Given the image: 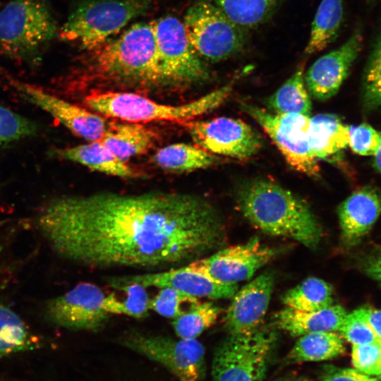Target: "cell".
I'll list each match as a JSON object with an SVG mask.
<instances>
[{
  "mask_svg": "<svg viewBox=\"0 0 381 381\" xmlns=\"http://www.w3.org/2000/svg\"><path fill=\"white\" fill-rule=\"evenodd\" d=\"M37 226L59 256L95 270L181 267L217 246L224 234L209 200L168 191L56 197L40 210Z\"/></svg>",
  "mask_w": 381,
  "mask_h": 381,
  "instance_id": "1",
  "label": "cell"
},
{
  "mask_svg": "<svg viewBox=\"0 0 381 381\" xmlns=\"http://www.w3.org/2000/svg\"><path fill=\"white\" fill-rule=\"evenodd\" d=\"M80 71L90 81L117 87L162 85L152 22L133 24L119 36L85 51Z\"/></svg>",
  "mask_w": 381,
  "mask_h": 381,
  "instance_id": "2",
  "label": "cell"
},
{
  "mask_svg": "<svg viewBox=\"0 0 381 381\" xmlns=\"http://www.w3.org/2000/svg\"><path fill=\"white\" fill-rule=\"evenodd\" d=\"M236 198L244 217L261 231L308 247L320 241L322 230L308 205L274 181H245L238 187Z\"/></svg>",
  "mask_w": 381,
  "mask_h": 381,
  "instance_id": "3",
  "label": "cell"
},
{
  "mask_svg": "<svg viewBox=\"0 0 381 381\" xmlns=\"http://www.w3.org/2000/svg\"><path fill=\"white\" fill-rule=\"evenodd\" d=\"M238 78L239 74L226 85L181 104H166L137 93L115 91L93 92L83 102L90 110L107 118L133 123L173 121L181 124L221 105Z\"/></svg>",
  "mask_w": 381,
  "mask_h": 381,
  "instance_id": "4",
  "label": "cell"
},
{
  "mask_svg": "<svg viewBox=\"0 0 381 381\" xmlns=\"http://www.w3.org/2000/svg\"><path fill=\"white\" fill-rule=\"evenodd\" d=\"M59 29L49 0H10L0 11V54L38 66Z\"/></svg>",
  "mask_w": 381,
  "mask_h": 381,
  "instance_id": "5",
  "label": "cell"
},
{
  "mask_svg": "<svg viewBox=\"0 0 381 381\" xmlns=\"http://www.w3.org/2000/svg\"><path fill=\"white\" fill-rule=\"evenodd\" d=\"M157 0H84L59 29L58 37L85 51L99 46Z\"/></svg>",
  "mask_w": 381,
  "mask_h": 381,
  "instance_id": "6",
  "label": "cell"
},
{
  "mask_svg": "<svg viewBox=\"0 0 381 381\" xmlns=\"http://www.w3.org/2000/svg\"><path fill=\"white\" fill-rule=\"evenodd\" d=\"M188 41L202 59L219 62L241 53L248 44L246 30L206 0L189 6L183 20Z\"/></svg>",
  "mask_w": 381,
  "mask_h": 381,
  "instance_id": "7",
  "label": "cell"
},
{
  "mask_svg": "<svg viewBox=\"0 0 381 381\" xmlns=\"http://www.w3.org/2000/svg\"><path fill=\"white\" fill-rule=\"evenodd\" d=\"M275 340L265 329L229 334L215 349L211 381H262Z\"/></svg>",
  "mask_w": 381,
  "mask_h": 381,
  "instance_id": "8",
  "label": "cell"
},
{
  "mask_svg": "<svg viewBox=\"0 0 381 381\" xmlns=\"http://www.w3.org/2000/svg\"><path fill=\"white\" fill-rule=\"evenodd\" d=\"M162 85L204 82L210 73L190 45L183 21L166 16L152 21Z\"/></svg>",
  "mask_w": 381,
  "mask_h": 381,
  "instance_id": "9",
  "label": "cell"
},
{
  "mask_svg": "<svg viewBox=\"0 0 381 381\" xmlns=\"http://www.w3.org/2000/svg\"><path fill=\"white\" fill-rule=\"evenodd\" d=\"M241 107L263 128L294 169L313 178L320 176L318 159L310 144V116L271 113L248 103Z\"/></svg>",
  "mask_w": 381,
  "mask_h": 381,
  "instance_id": "10",
  "label": "cell"
},
{
  "mask_svg": "<svg viewBox=\"0 0 381 381\" xmlns=\"http://www.w3.org/2000/svg\"><path fill=\"white\" fill-rule=\"evenodd\" d=\"M120 344L163 365L179 381H200L205 373V348L196 339L133 331L123 335Z\"/></svg>",
  "mask_w": 381,
  "mask_h": 381,
  "instance_id": "11",
  "label": "cell"
},
{
  "mask_svg": "<svg viewBox=\"0 0 381 381\" xmlns=\"http://www.w3.org/2000/svg\"><path fill=\"white\" fill-rule=\"evenodd\" d=\"M196 145L213 154L248 159L262 146L259 134L242 120L217 117L190 120L181 123Z\"/></svg>",
  "mask_w": 381,
  "mask_h": 381,
  "instance_id": "12",
  "label": "cell"
},
{
  "mask_svg": "<svg viewBox=\"0 0 381 381\" xmlns=\"http://www.w3.org/2000/svg\"><path fill=\"white\" fill-rule=\"evenodd\" d=\"M106 294L97 285L80 282L46 303L47 320L72 330L95 332L108 322L111 315L104 309Z\"/></svg>",
  "mask_w": 381,
  "mask_h": 381,
  "instance_id": "13",
  "label": "cell"
},
{
  "mask_svg": "<svg viewBox=\"0 0 381 381\" xmlns=\"http://www.w3.org/2000/svg\"><path fill=\"white\" fill-rule=\"evenodd\" d=\"M275 254L274 249L265 246L255 237L246 243L225 248L186 265L218 283L236 284L249 279Z\"/></svg>",
  "mask_w": 381,
  "mask_h": 381,
  "instance_id": "14",
  "label": "cell"
},
{
  "mask_svg": "<svg viewBox=\"0 0 381 381\" xmlns=\"http://www.w3.org/2000/svg\"><path fill=\"white\" fill-rule=\"evenodd\" d=\"M26 101L56 119L75 135L87 142L100 140L109 123L105 116L53 95L34 85L6 76Z\"/></svg>",
  "mask_w": 381,
  "mask_h": 381,
  "instance_id": "15",
  "label": "cell"
},
{
  "mask_svg": "<svg viewBox=\"0 0 381 381\" xmlns=\"http://www.w3.org/2000/svg\"><path fill=\"white\" fill-rule=\"evenodd\" d=\"M111 286L137 283L148 287H170L196 298H229L238 289L237 284H224L188 269L186 265L163 271L107 277Z\"/></svg>",
  "mask_w": 381,
  "mask_h": 381,
  "instance_id": "16",
  "label": "cell"
},
{
  "mask_svg": "<svg viewBox=\"0 0 381 381\" xmlns=\"http://www.w3.org/2000/svg\"><path fill=\"white\" fill-rule=\"evenodd\" d=\"M363 43L359 30L339 48L318 58L304 75L306 86L311 95L318 100L334 96L346 78L357 58Z\"/></svg>",
  "mask_w": 381,
  "mask_h": 381,
  "instance_id": "17",
  "label": "cell"
},
{
  "mask_svg": "<svg viewBox=\"0 0 381 381\" xmlns=\"http://www.w3.org/2000/svg\"><path fill=\"white\" fill-rule=\"evenodd\" d=\"M273 286L274 276L265 272L236 292L224 320L229 334L248 333L258 328L268 308Z\"/></svg>",
  "mask_w": 381,
  "mask_h": 381,
  "instance_id": "18",
  "label": "cell"
},
{
  "mask_svg": "<svg viewBox=\"0 0 381 381\" xmlns=\"http://www.w3.org/2000/svg\"><path fill=\"white\" fill-rule=\"evenodd\" d=\"M381 214V195L366 186L352 193L338 207L341 238L349 246L367 235Z\"/></svg>",
  "mask_w": 381,
  "mask_h": 381,
  "instance_id": "19",
  "label": "cell"
},
{
  "mask_svg": "<svg viewBox=\"0 0 381 381\" xmlns=\"http://www.w3.org/2000/svg\"><path fill=\"white\" fill-rule=\"evenodd\" d=\"M54 157L75 162L107 175L123 179H138L144 174L119 159L100 140L52 151Z\"/></svg>",
  "mask_w": 381,
  "mask_h": 381,
  "instance_id": "20",
  "label": "cell"
},
{
  "mask_svg": "<svg viewBox=\"0 0 381 381\" xmlns=\"http://www.w3.org/2000/svg\"><path fill=\"white\" fill-rule=\"evenodd\" d=\"M346 315L345 309L339 305L310 312L286 307L274 315V320L278 328L293 337H301L314 332H337Z\"/></svg>",
  "mask_w": 381,
  "mask_h": 381,
  "instance_id": "21",
  "label": "cell"
},
{
  "mask_svg": "<svg viewBox=\"0 0 381 381\" xmlns=\"http://www.w3.org/2000/svg\"><path fill=\"white\" fill-rule=\"evenodd\" d=\"M157 138V133L141 124L123 121L110 122L100 141L119 159L127 162L130 158L148 152Z\"/></svg>",
  "mask_w": 381,
  "mask_h": 381,
  "instance_id": "22",
  "label": "cell"
},
{
  "mask_svg": "<svg viewBox=\"0 0 381 381\" xmlns=\"http://www.w3.org/2000/svg\"><path fill=\"white\" fill-rule=\"evenodd\" d=\"M310 144L317 159L331 158L349 146V126L332 114H320L310 119Z\"/></svg>",
  "mask_w": 381,
  "mask_h": 381,
  "instance_id": "23",
  "label": "cell"
},
{
  "mask_svg": "<svg viewBox=\"0 0 381 381\" xmlns=\"http://www.w3.org/2000/svg\"><path fill=\"white\" fill-rule=\"evenodd\" d=\"M152 160L160 169L172 173L205 169L218 162L214 155L198 145L184 143H176L158 149Z\"/></svg>",
  "mask_w": 381,
  "mask_h": 381,
  "instance_id": "24",
  "label": "cell"
},
{
  "mask_svg": "<svg viewBox=\"0 0 381 381\" xmlns=\"http://www.w3.org/2000/svg\"><path fill=\"white\" fill-rule=\"evenodd\" d=\"M342 338L334 332H320L299 337L287 355L289 363L322 361L345 352Z\"/></svg>",
  "mask_w": 381,
  "mask_h": 381,
  "instance_id": "25",
  "label": "cell"
},
{
  "mask_svg": "<svg viewBox=\"0 0 381 381\" xmlns=\"http://www.w3.org/2000/svg\"><path fill=\"white\" fill-rule=\"evenodd\" d=\"M344 18L343 0H322L311 25L306 56L325 49L337 37Z\"/></svg>",
  "mask_w": 381,
  "mask_h": 381,
  "instance_id": "26",
  "label": "cell"
},
{
  "mask_svg": "<svg viewBox=\"0 0 381 381\" xmlns=\"http://www.w3.org/2000/svg\"><path fill=\"white\" fill-rule=\"evenodd\" d=\"M304 64L267 101L277 114H299L310 116L311 102L304 79Z\"/></svg>",
  "mask_w": 381,
  "mask_h": 381,
  "instance_id": "27",
  "label": "cell"
},
{
  "mask_svg": "<svg viewBox=\"0 0 381 381\" xmlns=\"http://www.w3.org/2000/svg\"><path fill=\"white\" fill-rule=\"evenodd\" d=\"M283 0H215L234 23L248 30L268 20Z\"/></svg>",
  "mask_w": 381,
  "mask_h": 381,
  "instance_id": "28",
  "label": "cell"
},
{
  "mask_svg": "<svg viewBox=\"0 0 381 381\" xmlns=\"http://www.w3.org/2000/svg\"><path fill=\"white\" fill-rule=\"evenodd\" d=\"M121 294L106 295L104 310L110 315H124L135 319H143L149 315L150 300L147 287L137 284L112 286Z\"/></svg>",
  "mask_w": 381,
  "mask_h": 381,
  "instance_id": "29",
  "label": "cell"
},
{
  "mask_svg": "<svg viewBox=\"0 0 381 381\" xmlns=\"http://www.w3.org/2000/svg\"><path fill=\"white\" fill-rule=\"evenodd\" d=\"M332 286L324 280L310 277L289 290L282 297L286 307L310 312L327 308L333 303Z\"/></svg>",
  "mask_w": 381,
  "mask_h": 381,
  "instance_id": "30",
  "label": "cell"
},
{
  "mask_svg": "<svg viewBox=\"0 0 381 381\" xmlns=\"http://www.w3.org/2000/svg\"><path fill=\"white\" fill-rule=\"evenodd\" d=\"M39 341L21 318L0 303V355L32 350Z\"/></svg>",
  "mask_w": 381,
  "mask_h": 381,
  "instance_id": "31",
  "label": "cell"
},
{
  "mask_svg": "<svg viewBox=\"0 0 381 381\" xmlns=\"http://www.w3.org/2000/svg\"><path fill=\"white\" fill-rule=\"evenodd\" d=\"M221 309L212 302H199L184 314L171 320V327L179 338L196 339L218 319Z\"/></svg>",
  "mask_w": 381,
  "mask_h": 381,
  "instance_id": "32",
  "label": "cell"
},
{
  "mask_svg": "<svg viewBox=\"0 0 381 381\" xmlns=\"http://www.w3.org/2000/svg\"><path fill=\"white\" fill-rule=\"evenodd\" d=\"M362 99L366 111L381 107V35L374 44L364 70Z\"/></svg>",
  "mask_w": 381,
  "mask_h": 381,
  "instance_id": "33",
  "label": "cell"
},
{
  "mask_svg": "<svg viewBox=\"0 0 381 381\" xmlns=\"http://www.w3.org/2000/svg\"><path fill=\"white\" fill-rule=\"evenodd\" d=\"M198 298L170 287L160 288L150 300V310L171 320L181 316L200 302Z\"/></svg>",
  "mask_w": 381,
  "mask_h": 381,
  "instance_id": "34",
  "label": "cell"
},
{
  "mask_svg": "<svg viewBox=\"0 0 381 381\" xmlns=\"http://www.w3.org/2000/svg\"><path fill=\"white\" fill-rule=\"evenodd\" d=\"M38 131L34 121L0 105V147L33 137Z\"/></svg>",
  "mask_w": 381,
  "mask_h": 381,
  "instance_id": "35",
  "label": "cell"
},
{
  "mask_svg": "<svg viewBox=\"0 0 381 381\" xmlns=\"http://www.w3.org/2000/svg\"><path fill=\"white\" fill-rule=\"evenodd\" d=\"M340 335L352 345H362L377 341L373 329L365 319L360 307L345 315L339 329Z\"/></svg>",
  "mask_w": 381,
  "mask_h": 381,
  "instance_id": "36",
  "label": "cell"
},
{
  "mask_svg": "<svg viewBox=\"0 0 381 381\" xmlns=\"http://www.w3.org/2000/svg\"><path fill=\"white\" fill-rule=\"evenodd\" d=\"M349 146L356 154L374 157L381 147V132L368 123L349 126Z\"/></svg>",
  "mask_w": 381,
  "mask_h": 381,
  "instance_id": "37",
  "label": "cell"
},
{
  "mask_svg": "<svg viewBox=\"0 0 381 381\" xmlns=\"http://www.w3.org/2000/svg\"><path fill=\"white\" fill-rule=\"evenodd\" d=\"M381 357V342L353 345L351 363L354 368L368 375H376Z\"/></svg>",
  "mask_w": 381,
  "mask_h": 381,
  "instance_id": "38",
  "label": "cell"
},
{
  "mask_svg": "<svg viewBox=\"0 0 381 381\" xmlns=\"http://www.w3.org/2000/svg\"><path fill=\"white\" fill-rule=\"evenodd\" d=\"M322 381H377L356 369L331 368L327 369Z\"/></svg>",
  "mask_w": 381,
  "mask_h": 381,
  "instance_id": "39",
  "label": "cell"
},
{
  "mask_svg": "<svg viewBox=\"0 0 381 381\" xmlns=\"http://www.w3.org/2000/svg\"><path fill=\"white\" fill-rule=\"evenodd\" d=\"M361 270L381 285V248L367 255L361 260Z\"/></svg>",
  "mask_w": 381,
  "mask_h": 381,
  "instance_id": "40",
  "label": "cell"
},
{
  "mask_svg": "<svg viewBox=\"0 0 381 381\" xmlns=\"http://www.w3.org/2000/svg\"><path fill=\"white\" fill-rule=\"evenodd\" d=\"M361 308L365 320L373 329L377 341L381 342V310L370 306Z\"/></svg>",
  "mask_w": 381,
  "mask_h": 381,
  "instance_id": "41",
  "label": "cell"
},
{
  "mask_svg": "<svg viewBox=\"0 0 381 381\" xmlns=\"http://www.w3.org/2000/svg\"><path fill=\"white\" fill-rule=\"evenodd\" d=\"M374 167L381 174V147L374 156Z\"/></svg>",
  "mask_w": 381,
  "mask_h": 381,
  "instance_id": "42",
  "label": "cell"
},
{
  "mask_svg": "<svg viewBox=\"0 0 381 381\" xmlns=\"http://www.w3.org/2000/svg\"><path fill=\"white\" fill-rule=\"evenodd\" d=\"M282 381H313V380L305 377H294L284 379Z\"/></svg>",
  "mask_w": 381,
  "mask_h": 381,
  "instance_id": "43",
  "label": "cell"
},
{
  "mask_svg": "<svg viewBox=\"0 0 381 381\" xmlns=\"http://www.w3.org/2000/svg\"><path fill=\"white\" fill-rule=\"evenodd\" d=\"M380 374H381V357H380V363H379V365H378V368H377V370L376 375H380Z\"/></svg>",
  "mask_w": 381,
  "mask_h": 381,
  "instance_id": "44",
  "label": "cell"
},
{
  "mask_svg": "<svg viewBox=\"0 0 381 381\" xmlns=\"http://www.w3.org/2000/svg\"><path fill=\"white\" fill-rule=\"evenodd\" d=\"M377 377L376 380H377V381H381V374H380V375H377Z\"/></svg>",
  "mask_w": 381,
  "mask_h": 381,
  "instance_id": "45",
  "label": "cell"
}]
</instances>
